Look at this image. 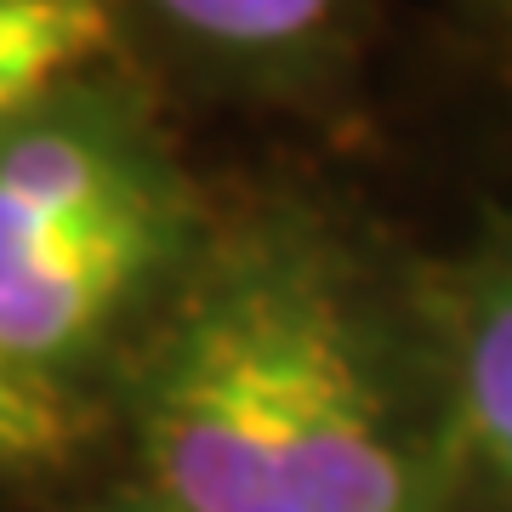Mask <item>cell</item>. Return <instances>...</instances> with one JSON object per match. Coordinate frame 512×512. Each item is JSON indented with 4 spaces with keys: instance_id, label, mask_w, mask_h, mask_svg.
<instances>
[{
    "instance_id": "obj_6",
    "label": "cell",
    "mask_w": 512,
    "mask_h": 512,
    "mask_svg": "<svg viewBox=\"0 0 512 512\" xmlns=\"http://www.w3.org/2000/svg\"><path fill=\"white\" fill-rule=\"evenodd\" d=\"M461 404L478 450L501 478H512V279L484 302L467 359H461Z\"/></svg>"
},
{
    "instance_id": "obj_3",
    "label": "cell",
    "mask_w": 512,
    "mask_h": 512,
    "mask_svg": "<svg viewBox=\"0 0 512 512\" xmlns=\"http://www.w3.org/2000/svg\"><path fill=\"white\" fill-rule=\"evenodd\" d=\"M154 251H160V205L74 239L69 251L0 285V353L40 370L57 353L80 348L137 291Z\"/></svg>"
},
{
    "instance_id": "obj_1",
    "label": "cell",
    "mask_w": 512,
    "mask_h": 512,
    "mask_svg": "<svg viewBox=\"0 0 512 512\" xmlns=\"http://www.w3.org/2000/svg\"><path fill=\"white\" fill-rule=\"evenodd\" d=\"M171 512H410V473L342 291L245 245L177 319L148 393Z\"/></svg>"
},
{
    "instance_id": "obj_5",
    "label": "cell",
    "mask_w": 512,
    "mask_h": 512,
    "mask_svg": "<svg viewBox=\"0 0 512 512\" xmlns=\"http://www.w3.org/2000/svg\"><path fill=\"white\" fill-rule=\"evenodd\" d=\"M177 35L239 63H274L319 46L342 18V0H148Z\"/></svg>"
},
{
    "instance_id": "obj_8",
    "label": "cell",
    "mask_w": 512,
    "mask_h": 512,
    "mask_svg": "<svg viewBox=\"0 0 512 512\" xmlns=\"http://www.w3.org/2000/svg\"><path fill=\"white\" fill-rule=\"evenodd\" d=\"M495 6H501V12H507V18H512V0H495Z\"/></svg>"
},
{
    "instance_id": "obj_4",
    "label": "cell",
    "mask_w": 512,
    "mask_h": 512,
    "mask_svg": "<svg viewBox=\"0 0 512 512\" xmlns=\"http://www.w3.org/2000/svg\"><path fill=\"white\" fill-rule=\"evenodd\" d=\"M109 40V12L97 0H0V120L35 109L109 52Z\"/></svg>"
},
{
    "instance_id": "obj_7",
    "label": "cell",
    "mask_w": 512,
    "mask_h": 512,
    "mask_svg": "<svg viewBox=\"0 0 512 512\" xmlns=\"http://www.w3.org/2000/svg\"><path fill=\"white\" fill-rule=\"evenodd\" d=\"M74 439V410L57 399V387L40 370L0 353V461L6 467H40L57 461Z\"/></svg>"
},
{
    "instance_id": "obj_2",
    "label": "cell",
    "mask_w": 512,
    "mask_h": 512,
    "mask_svg": "<svg viewBox=\"0 0 512 512\" xmlns=\"http://www.w3.org/2000/svg\"><path fill=\"white\" fill-rule=\"evenodd\" d=\"M137 211H154V188L109 137L80 126L0 137V285Z\"/></svg>"
}]
</instances>
